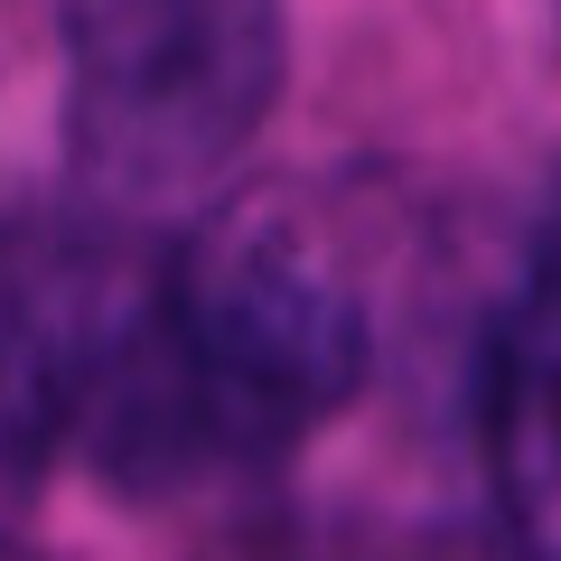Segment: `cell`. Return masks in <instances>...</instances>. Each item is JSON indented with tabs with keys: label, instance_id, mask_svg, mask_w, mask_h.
Segmentation results:
<instances>
[{
	"label": "cell",
	"instance_id": "cell-1",
	"mask_svg": "<svg viewBox=\"0 0 561 561\" xmlns=\"http://www.w3.org/2000/svg\"><path fill=\"white\" fill-rule=\"evenodd\" d=\"M365 300L328 234L280 206H225L179 243L160 300L113 319L84 412L113 468L262 459L365 383Z\"/></svg>",
	"mask_w": 561,
	"mask_h": 561
},
{
	"label": "cell",
	"instance_id": "cell-2",
	"mask_svg": "<svg viewBox=\"0 0 561 561\" xmlns=\"http://www.w3.org/2000/svg\"><path fill=\"white\" fill-rule=\"evenodd\" d=\"M66 160L113 206L206 197L280 103V0H66Z\"/></svg>",
	"mask_w": 561,
	"mask_h": 561
},
{
	"label": "cell",
	"instance_id": "cell-3",
	"mask_svg": "<svg viewBox=\"0 0 561 561\" xmlns=\"http://www.w3.org/2000/svg\"><path fill=\"white\" fill-rule=\"evenodd\" d=\"M486 486L524 561H561V253H542L534 290L496 319L478 383Z\"/></svg>",
	"mask_w": 561,
	"mask_h": 561
},
{
	"label": "cell",
	"instance_id": "cell-4",
	"mask_svg": "<svg viewBox=\"0 0 561 561\" xmlns=\"http://www.w3.org/2000/svg\"><path fill=\"white\" fill-rule=\"evenodd\" d=\"M103 337L113 319L66 262L0 253V486H20L47 459V440L84 412Z\"/></svg>",
	"mask_w": 561,
	"mask_h": 561
},
{
	"label": "cell",
	"instance_id": "cell-5",
	"mask_svg": "<svg viewBox=\"0 0 561 561\" xmlns=\"http://www.w3.org/2000/svg\"><path fill=\"white\" fill-rule=\"evenodd\" d=\"M542 253H561V216H552V243H542Z\"/></svg>",
	"mask_w": 561,
	"mask_h": 561
}]
</instances>
